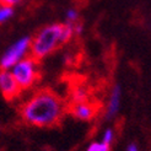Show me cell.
Listing matches in <instances>:
<instances>
[{
    "mask_svg": "<svg viewBox=\"0 0 151 151\" xmlns=\"http://www.w3.org/2000/svg\"><path fill=\"white\" fill-rule=\"evenodd\" d=\"M64 114L62 100L49 90L35 93L21 108V116L26 123L36 127H54Z\"/></svg>",
    "mask_w": 151,
    "mask_h": 151,
    "instance_id": "6da1fadb",
    "label": "cell"
},
{
    "mask_svg": "<svg viewBox=\"0 0 151 151\" xmlns=\"http://www.w3.org/2000/svg\"><path fill=\"white\" fill-rule=\"evenodd\" d=\"M62 28L63 24H53L43 27L33 38H31V48H29L31 57L40 62L41 59L63 46Z\"/></svg>",
    "mask_w": 151,
    "mask_h": 151,
    "instance_id": "7a4b0ae2",
    "label": "cell"
},
{
    "mask_svg": "<svg viewBox=\"0 0 151 151\" xmlns=\"http://www.w3.org/2000/svg\"><path fill=\"white\" fill-rule=\"evenodd\" d=\"M12 76L15 78L21 90L29 88L35 82L40 79V69H38V60L33 57H26L19 63H16L12 68Z\"/></svg>",
    "mask_w": 151,
    "mask_h": 151,
    "instance_id": "3957f363",
    "label": "cell"
},
{
    "mask_svg": "<svg viewBox=\"0 0 151 151\" xmlns=\"http://www.w3.org/2000/svg\"><path fill=\"white\" fill-rule=\"evenodd\" d=\"M29 48H31V37H22L17 42H15L12 46L7 49L0 60V68L1 70H9L19 63L20 60L27 57Z\"/></svg>",
    "mask_w": 151,
    "mask_h": 151,
    "instance_id": "277c9868",
    "label": "cell"
},
{
    "mask_svg": "<svg viewBox=\"0 0 151 151\" xmlns=\"http://www.w3.org/2000/svg\"><path fill=\"white\" fill-rule=\"evenodd\" d=\"M0 91L7 101L16 99L22 91L9 70H0Z\"/></svg>",
    "mask_w": 151,
    "mask_h": 151,
    "instance_id": "5b68a950",
    "label": "cell"
},
{
    "mask_svg": "<svg viewBox=\"0 0 151 151\" xmlns=\"http://www.w3.org/2000/svg\"><path fill=\"white\" fill-rule=\"evenodd\" d=\"M100 109V104L90 101H82V102H73L70 106V113L78 119L81 120H90L92 119Z\"/></svg>",
    "mask_w": 151,
    "mask_h": 151,
    "instance_id": "8992f818",
    "label": "cell"
},
{
    "mask_svg": "<svg viewBox=\"0 0 151 151\" xmlns=\"http://www.w3.org/2000/svg\"><path fill=\"white\" fill-rule=\"evenodd\" d=\"M119 102H120V87L114 86V88L112 90V93L109 97V102H108V108H107V114L106 117L111 118L117 113L119 108Z\"/></svg>",
    "mask_w": 151,
    "mask_h": 151,
    "instance_id": "52a82bcc",
    "label": "cell"
},
{
    "mask_svg": "<svg viewBox=\"0 0 151 151\" xmlns=\"http://www.w3.org/2000/svg\"><path fill=\"white\" fill-rule=\"evenodd\" d=\"M14 15V7L9 5H0V24L9 21Z\"/></svg>",
    "mask_w": 151,
    "mask_h": 151,
    "instance_id": "ba28073f",
    "label": "cell"
},
{
    "mask_svg": "<svg viewBox=\"0 0 151 151\" xmlns=\"http://www.w3.org/2000/svg\"><path fill=\"white\" fill-rule=\"evenodd\" d=\"M65 17H66V22L75 24V22L79 21V12L75 9H69L65 14Z\"/></svg>",
    "mask_w": 151,
    "mask_h": 151,
    "instance_id": "9c48e42d",
    "label": "cell"
},
{
    "mask_svg": "<svg viewBox=\"0 0 151 151\" xmlns=\"http://www.w3.org/2000/svg\"><path fill=\"white\" fill-rule=\"evenodd\" d=\"M87 151H109V145H106L103 142H93L88 146Z\"/></svg>",
    "mask_w": 151,
    "mask_h": 151,
    "instance_id": "30bf717a",
    "label": "cell"
},
{
    "mask_svg": "<svg viewBox=\"0 0 151 151\" xmlns=\"http://www.w3.org/2000/svg\"><path fill=\"white\" fill-rule=\"evenodd\" d=\"M113 140V132L111 129H107L103 134V139H102V142L106 145H111V142Z\"/></svg>",
    "mask_w": 151,
    "mask_h": 151,
    "instance_id": "8fae6325",
    "label": "cell"
},
{
    "mask_svg": "<svg viewBox=\"0 0 151 151\" xmlns=\"http://www.w3.org/2000/svg\"><path fill=\"white\" fill-rule=\"evenodd\" d=\"M0 3H1L3 5H9V6H15L21 3V0H0Z\"/></svg>",
    "mask_w": 151,
    "mask_h": 151,
    "instance_id": "7c38bea8",
    "label": "cell"
},
{
    "mask_svg": "<svg viewBox=\"0 0 151 151\" xmlns=\"http://www.w3.org/2000/svg\"><path fill=\"white\" fill-rule=\"evenodd\" d=\"M82 32V25L80 24V22H75L74 24V35H80Z\"/></svg>",
    "mask_w": 151,
    "mask_h": 151,
    "instance_id": "4fadbf2b",
    "label": "cell"
},
{
    "mask_svg": "<svg viewBox=\"0 0 151 151\" xmlns=\"http://www.w3.org/2000/svg\"><path fill=\"white\" fill-rule=\"evenodd\" d=\"M128 151H138V147L135 145H130L129 147H128Z\"/></svg>",
    "mask_w": 151,
    "mask_h": 151,
    "instance_id": "5bb4252c",
    "label": "cell"
},
{
    "mask_svg": "<svg viewBox=\"0 0 151 151\" xmlns=\"http://www.w3.org/2000/svg\"><path fill=\"white\" fill-rule=\"evenodd\" d=\"M0 129H1V127H0Z\"/></svg>",
    "mask_w": 151,
    "mask_h": 151,
    "instance_id": "9a60e30c",
    "label": "cell"
},
{
    "mask_svg": "<svg viewBox=\"0 0 151 151\" xmlns=\"http://www.w3.org/2000/svg\"><path fill=\"white\" fill-rule=\"evenodd\" d=\"M0 5H1V3H0Z\"/></svg>",
    "mask_w": 151,
    "mask_h": 151,
    "instance_id": "2e32d148",
    "label": "cell"
}]
</instances>
